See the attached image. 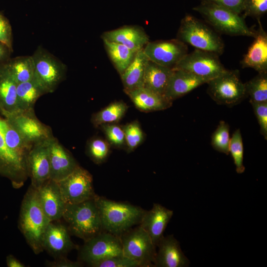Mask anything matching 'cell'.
<instances>
[{
    "instance_id": "6da1fadb",
    "label": "cell",
    "mask_w": 267,
    "mask_h": 267,
    "mask_svg": "<svg viewBox=\"0 0 267 267\" xmlns=\"http://www.w3.org/2000/svg\"><path fill=\"white\" fill-rule=\"evenodd\" d=\"M50 222L41 206L37 189L30 185L22 201L19 227L36 254L44 250L43 237Z\"/></svg>"
},
{
    "instance_id": "7a4b0ae2",
    "label": "cell",
    "mask_w": 267,
    "mask_h": 267,
    "mask_svg": "<svg viewBox=\"0 0 267 267\" xmlns=\"http://www.w3.org/2000/svg\"><path fill=\"white\" fill-rule=\"evenodd\" d=\"M94 199L102 230L119 237L134 225L139 224L145 211L139 207L97 195Z\"/></svg>"
},
{
    "instance_id": "3957f363",
    "label": "cell",
    "mask_w": 267,
    "mask_h": 267,
    "mask_svg": "<svg viewBox=\"0 0 267 267\" xmlns=\"http://www.w3.org/2000/svg\"><path fill=\"white\" fill-rule=\"evenodd\" d=\"M62 218L73 235L85 241L102 231L94 199L76 204H66Z\"/></svg>"
},
{
    "instance_id": "277c9868",
    "label": "cell",
    "mask_w": 267,
    "mask_h": 267,
    "mask_svg": "<svg viewBox=\"0 0 267 267\" xmlns=\"http://www.w3.org/2000/svg\"><path fill=\"white\" fill-rule=\"evenodd\" d=\"M193 9L224 34L253 38L256 35L257 31L248 27L239 14L226 7L203 1Z\"/></svg>"
},
{
    "instance_id": "5b68a950",
    "label": "cell",
    "mask_w": 267,
    "mask_h": 267,
    "mask_svg": "<svg viewBox=\"0 0 267 267\" xmlns=\"http://www.w3.org/2000/svg\"><path fill=\"white\" fill-rule=\"evenodd\" d=\"M178 39L196 49L221 54L224 44L220 37L195 17L186 15L182 20L178 34Z\"/></svg>"
},
{
    "instance_id": "8992f818",
    "label": "cell",
    "mask_w": 267,
    "mask_h": 267,
    "mask_svg": "<svg viewBox=\"0 0 267 267\" xmlns=\"http://www.w3.org/2000/svg\"><path fill=\"white\" fill-rule=\"evenodd\" d=\"M32 56L34 62L33 79L45 94L53 92L65 78L66 65L41 46Z\"/></svg>"
},
{
    "instance_id": "52a82bcc",
    "label": "cell",
    "mask_w": 267,
    "mask_h": 267,
    "mask_svg": "<svg viewBox=\"0 0 267 267\" xmlns=\"http://www.w3.org/2000/svg\"><path fill=\"white\" fill-rule=\"evenodd\" d=\"M120 238L123 256L136 261L141 267H154L156 246L139 225L126 231Z\"/></svg>"
},
{
    "instance_id": "ba28073f",
    "label": "cell",
    "mask_w": 267,
    "mask_h": 267,
    "mask_svg": "<svg viewBox=\"0 0 267 267\" xmlns=\"http://www.w3.org/2000/svg\"><path fill=\"white\" fill-rule=\"evenodd\" d=\"M207 83L208 94L220 104L233 106L246 96L244 84L240 80L237 71L228 70Z\"/></svg>"
},
{
    "instance_id": "9c48e42d",
    "label": "cell",
    "mask_w": 267,
    "mask_h": 267,
    "mask_svg": "<svg viewBox=\"0 0 267 267\" xmlns=\"http://www.w3.org/2000/svg\"><path fill=\"white\" fill-rule=\"evenodd\" d=\"M218 54L196 49L186 54L173 69H181L210 81L226 73Z\"/></svg>"
},
{
    "instance_id": "30bf717a",
    "label": "cell",
    "mask_w": 267,
    "mask_h": 267,
    "mask_svg": "<svg viewBox=\"0 0 267 267\" xmlns=\"http://www.w3.org/2000/svg\"><path fill=\"white\" fill-rule=\"evenodd\" d=\"M120 255H123L120 237L104 231L85 241L80 250L79 259L89 265Z\"/></svg>"
},
{
    "instance_id": "8fae6325",
    "label": "cell",
    "mask_w": 267,
    "mask_h": 267,
    "mask_svg": "<svg viewBox=\"0 0 267 267\" xmlns=\"http://www.w3.org/2000/svg\"><path fill=\"white\" fill-rule=\"evenodd\" d=\"M57 183L65 204H76L92 199L96 195L91 175L80 166Z\"/></svg>"
},
{
    "instance_id": "7c38bea8",
    "label": "cell",
    "mask_w": 267,
    "mask_h": 267,
    "mask_svg": "<svg viewBox=\"0 0 267 267\" xmlns=\"http://www.w3.org/2000/svg\"><path fill=\"white\" fill-rule=\"evenodd\" d=\"M3 116L32 145L47 141L53 136L51 128L37 118L34 109L5 114Z\"/></svg>"
},
{
    "instance_id": "4fadbf2b",
    "label": "cell",
    "mask_w": 267,
    "mask_h": 267,
    "mask_svg": "<svg viewBox=\"0 0 267 267\" xmlns=\"http://www.w3.org/2000/svg\"><path fill=\"white\" fill-rule=\"evenodd\" d=\"M143 50L149 60L173 69L188 53L187 45L178 39L149 42Z\"/></svg>"
},
{
    "instance_id": "5bb4252c",
    "label": "cell",
    "mask_w": 267,
    "mask_h": 267,
    "mask_svg": "<svg viewBox=\"0 0 267 267\" xmlns=\"http://www.w3.org/2000/svg\"><path fill=\"white\" fill-rule=\"evenodd\" d=\"M0 117V175L8 178L16 188L22 186L28 176L26 160L11 151L6 145Z\"/></svg>"
},
{
    "instance_id": "9a60e30c",
    "label": "cell",
    "mask_w": 267,
    "mask_h": 267,
    "mask_svg": "<svg viewBox=\"0 0 267 267\" xmlns=\"http://www.w3.org/2000/svg\"><path fill=\"white\" fill-rule=\"evenodd\" d=\"M49 140L33 145L27 156L28 176L31 185L36 189L50 179Z\"/></svg>"
},
{
    "instance_id": "2e32d148",
    "label": "cell",
    "mask_w": 267,
    "mask_h": 267,
    "mask_svg": "<svg viewBox=\"0 0 267 267\" xmlns=\"http://www.w3.org/2000/svg\"><path fill=\"white\" fill-rule=\"evenodd\" d=\"M48 148L50 179L58 182L79 166L71 153L54 136L49 140Z\"/></svg>"
},
{
    "instance_id": "e0dca14e",
    "label": "cell",
    "mask_w": 267,
    "mask_h": 267,
    "mask_svg": "<svg viewBox=\"0 0 267 267\" xmlns=\"http://www.w3.org/2000/svg\"><path fill=\"white\" fill-rule=\"evenodd\" d=\"M43 246L55 258L63 257L76 246L72 242L67 227L61 223L50 222L44 232Z\"/></svg>"
},
{
    "instance_id": "ac0fdd59",
    "label": "cell",
    "mask_w": 267,
    "mask_h": 267,
    "mask_svg": "<svg viewBox=\"0 0 267 267\" xmlns=\"http://www.w3.org/2000/svg\"><path fill=\"white\" fill-rule=\"evenodd\" d=\"M173 215V211L154 203L149 211H145L139 225L148 233L153 244L158 246L164 232Z\"/></svg>"
},
{
    "instance_id": "d6986e66",
    "label": "cell",
    "mask_w": 267,
    "mask_h": 267,
    "mask_svg": "<svg viewBox=\"0 0 267 267\" xmlns=\"http://www.w3.org/2000/svg\"><path fill=\"white\" fill-rule=\"evenodd\" d=\"M41 206L50 222L62 218L65 203L57 182L49 179L37 189Z\"/></svg>"
},
{
    "instance_id": "ffe728a7",
    "label": "cell",
    "mask_w": 267,
    "mask_h": 267,
    "mask_svg": "<svg viewBox=\"0 0 267 267\" xmlns=\"http://www.w3.org/2000/svg\"><path fill=\"white\" fill-rule=\"evenodd\" d=\"M154 267H185L189 265V261L182 251L178 241L173 235L164 236L158 246Z\"/></svg>"
},
{
    "instance_id": "44dd1931",
    "label": "cell",
    "mask_w": 267,
    "mask_h": 267,
    "mask_svg": "<svg viewBox=\"0 0 267 267\" xmlns=\"http://www.w3.org/2000/svg\"><path fill=\"white\" fill-rule=\"evenodd\" d=\"M208 82L207 80L187 71L173 69L164 96L172 102Z\"/></svg>"
},
{
    "instance_id": "7402d4cb",
    "label": "cell",
    "mask_w": 267,
    "mask_h": 267,
    "mask_svg": "<svg viewBox=\"0 0 267 267\" xmlns=\"http://www.w3.org/2000/svg\"><path fill=\"white\" fill-rule=\"evenodd\" d=\"M253 43L245 54L241 65L244 68H251L259 73H267V34L264 30L260 20Z\"/></svg>"
},
{
    "instance_id": "603a6c76",
    "label": "cell",
    "mask_w": 267,
    "mask_h": 267,
    "mask_svg": "<svg viewBox=\"0 0 267 267\" xmlns=\"http://www.w3.org/2000/svg\"><path fill=\"white\" fill-rule=\"evenodd\" d=\"M102 39L122 44L136 52L149 42L144 30L137 26H125L103 33Z\"/></svg>"
},
{
    "instance_id": "cb8c5ba5",
    "label": "cell",
    "mask_w": 267,
    "mask_h": 267,
    "mask_svg": "<svg viewBox=\"0 0 267 267\" xmlns=\"http://www.w3.org/2000/svg\"><path fill=\"white\" fill-rule=\"evenodd\" d=\"M139 110L149 112L163 110L170 107L172 102L163 95L144 87L126 92Z\"/></svg>"
},
{
    "instance_id": "d4e9b609",
    "label": "cell",
    "mask_w": 267,
    "mask_h": 267,
    "mask_svg": "<svg viewBox=\"0 0 267 267\" xmlns=\"http://www.w3.org/2000/svg\"><path fill=\"white\" fill-rule=\"evenodd\" d=\"M148 60L143 49L136 52L133 61L121 75L125 92L143 87L144 72Z\"/></svg>"
},
{
    "instance_id": "484cf974",
    "label": "cell",
    "mask_w": 267,
    "mask_h": 267,
    "mask_svg": "<svg viewBox=\"0 0 267 267\" xmlns=\"http://www.w3.org/2000/svg\"><path fill=\"white\" fill-rule=\"evenodd\" d=\"M173 72V69L149 60L144 72L143 87L164 96Z\"/></svg>"
},
{
    "instance_id": "4316f807",
    "label": "cell",
    "mask_w": 267,
    "mask_h": 267,
    "mask_svg": "<svg viewBox=\"0 0 267 267\" xmlns=\"http://www.w3.org/2000/svg\"><path fill=\"white\" fill-rule=\"evenodd\" d=\"M17 83L10 76L4 66H0V113L17 112Z\"/></svg>"
},
{
    "instance_id": "83f0119b",
    "label": "cell",
    "mask_w": 267,
    "mask_h": 267,
    "mask_svg": "<svg viewBox=\"0 0 267 267\" xmlns=\"http://www.w3.org/2000/svg\"><path fill=\"white\" fill-rule=\"evenodd\" d=\"M44 94V91L33 79L17 84L16 102L18 111L34 110L37 100Z\"/></svg>"
},
{
    "instance_id": "f1b7e54d",
    "label": "cell",
    "mask_w": 267,
    "mask_h": 267,
    "mask_svg": "<svg viewBox=\"0 0 267 267\" xmlns=\"http://www.w3.org/2000/svg\"><path fill=\"white\" fill-rule=\"evenodd\" d=\"M3 65L17 84L33 78L34 62L32 55L10 58Z\"/></svg>"
},
{
    "instance_id": "f546056e",
    "label": "cell",
    "mask_w": 267,
    "mask_h": 267,
    "mask_svg": "<svg viewBox=\"0 0 267 267\" xmlns=\"http://www.w3.org/2000/svg\"><path fill=\"white\" fill-rule=\"evenodd\" d=\"M1 126L7 146L26 160L33 145L27 141L6 119L1 118Z\"/></svg>"
},
{
    "instance_id": "4dcf8cb0",
    "label": "cell",
    "mask_w": 267,
    "mask_h": 267,
    "mask_svg": "<svg viewBox=\"0 0 267 267\" xmlns=\"http://www.w3.org/2000/svg\"><path fill=\"white\" fill-rule=\"evenodd\" d=\"M102 40L111 60L121 75L133 61L136 52L122 44Z\"/></svg>"
},
{
    "instance_id": "1f68e13d",
    "label": "cell",
    "mask_w": 267,
    "mask_h": 267,
    "mask_svg": "<svg viewBox=\"0 0 267 267\" xmlns=\"http://www.w3.org/2000/svg\"><path fill=\"white\" fill-rule=\"evenodd\" d=\"M127 109V105L122 101L113 102L94 114L91 122L95 127L117 122L125 115Z\"/></svg>"
},
{
    "instance_id": "d6a6232c",
    "label": "cell",
    "mask_w": 267,
    "mask_h": 267,
    "mask_svg": "<svg viewBox=\"0 0 267 267\" xmlns=\"http://www.w3.org/2000/svg\"><path fill=\"white\" fill-rule=\"evenodd\" d=\"M244 86L250 103L267 102V73H259Z\"/></svg>"
},
{
    "instance_id": "836d02e7",
    "label": "cell",
    "mask_w": 267,
    "mask_h": 267,
    "mask_svg": "<svg viewBox=\"0 0 267 267\" xmlns=\"http://www.w3.org/2000/svg\"><path fill=\"white\" fill-rule=\"evenodd\" d=\"M230 141L229 126L224 121H221L211 137V144L217 151L228 155Z\"/></svg>"
},
{
    "instance_id": "e575fe53",
    "label": "cell",
    "mask_w": 267,
    "mask_h": 267,
    "mask_svg": "<svg viewBox=\"0 0 267 267\" xmlns=\"http://www.w3.org/2000/svg\"><path fill=\"white\" fill-rule=\"evenodd\" d=\"M229 153L231 154L238 174L244 173L245 168L243 165V143L241 132L237 129L230 138Z\"/></svg>"
},
{
    "instance_id": "d590c367",
    "label": "cell",
    "mask_w": 267,
    "mask_h": 267,
    "mask_svg": "<svg viewBox=\"0 0 267 267\" xmlns=\"http://www.w3.org/2000/svg\"><path fill=\"white\" fill-rule=\"evenodd\" d=\"M123 129L129 150H134L143 139V133L139 124L133 122L126 125Z\"/></svg>"
},
{
    "instance_id": "8d00e7d4",
    "label": "cell",
    "mask_w": 267,
    "mask_h": 267,
    "mask_svg": "<svg viewBox=\"0 0 267 267\" xmlns=\"http://www.w3.org/2000/svg\"><path fill=\"white\" fill-rule=\"evenodd\" d=\"M109 146L102 139L96 138L91 140L88 145V151L90 158L96 163H100L107 157Z\"/></svg>"
},
{
    "instance_id": "74e56055",
    "label": "cell",
    "mask_w": 267,
    "mask_h": 267,
    "mask_svg": "<svg viewBox=\"0 0 267 267\" xmlns=\"http://www.w3.org/2000/svg\"><path fill=\"white\" fill-rule=\"evenodd\" d=\"M91 267H141L136 261L123 255L116 256L89 265Z\"/></svg>"
},
{
    "instance_id": "f35d334b",
    "label": "cell",
    "mask_w": 267,
    "mask_h": 267,
    "mask_svg": "<svg viewBox=\"0 0 267 267\" xmlns=\"http://www.w3.org/2000/svg\"><path fill=\"white\" fill-rule=\"evenodd\" d=\"M100 126L107 138L112 144L119 147L126 142L124 130L119 126L105 124Z\"/></svg>"
},
{
    "instance_id": "ab89813d",
    "label": "cell",
    "mask_w": 267,
    "mask_h": 267,
    "mask_svg": "<svg viewBox=\"0 0 267 267\" xmlns=\"http://www.w3.org/2000/svg\"><path fill=\"white\" fill-rule=\"evenodd\" d=\"M260 127L261 134L267 138V102L251 103Z\"/></svg>"
},
{
    "instance_id": "60d3db41",
    "label": "cell",
    "mask_w": 267,
    "mask_h": 267,
    "mask_svg": "<svg viewBox=\"0 0 267 267\" xmlns=\"http://www.w3.org/2000/svg\"><path fill=\"white\" fill-rule=\"evenodd\" d=\"M267 11V0H247L244 16H252L259 18Z\"/></svg>"
},
{
    "instance_id": "b9f144b4",
    "label": "cell",
    "mask_w": 267,
    "mask_h": 267,
    "mask_svg": "<svg viewBox=\"0 0 267 267\" xmlns=\"http://www.w3.org/2000/svg\"><path fill=\"white\" fill-rule=\"evenodd\" d=\"M0 42L6 44L12 51V28L8 19L0 12Z\"/></svg>"
},
{
    "instance_id": "7bdbcfd3",
    "label": "cell",
    "mask_w": 267,
    "mask_h": 267,
    "mask_svg": "<svg viewBox=\"0 0 267 267\" xmlns=\"http://www.w3.org/2000/svg\"><path fill=\"white\" fill-rule=\"evenodd\" d=\"M229 9L240 14L243 12L247 0H203Z\"/></svg>"
},
{
    "instance_id": "ee69618b",
    "label": "cell",
    "mask_w": 267,
    "mask_h": 267,
    "mask_svg": "<svg viewBox=\"0 0 267 267\" xmlns=\"http://www.w3.org/2000/svg\"><path fill=\"white\" fill-rule=\"evenodd\" d=\"M46 266L50 267H80L82 264L80 262H74L64 257L56 258L54 261L47 262Z\"/></svg>"
},
{
    "instance_id": "f6af8a7d",
    "label": "cell",
    "mask_w": 267,
    "mask_h": 267,
    "mask_svg": "<svg viewBox=\"0 0 267 267\" xmlns=\"http://www.w3.org/2000/svg\"><path fill=\"white\" fill-rule=\"evenodd\" d=\"M12 52L6 44L0 42V66L5 64L10 59Z\"/></svg>"
},
{
    "instance_id": "bcb514c9",
    "label": "cell",
    "mask_w": 267,
    "mask_h": 267,
    "mask_svg": "<svg viewBox=\"0 0 267 267\" xmlns=\"http://www.w3.org/2000/svg\"><path fill=\"white\" fill-rule=\"evenodd\" d=\"M6 264L8 267H25V265L11 255L6 258Z\"/></svg>"
}]
</instances>
